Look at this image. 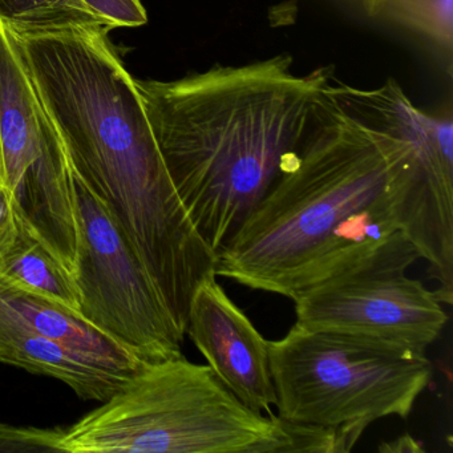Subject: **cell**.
<instances>
[{
  "mask_svg": "<svg viewBox=\"0 0 453 453\" xmlns=\"http://www.w3.org/2000/svg\"><path fill=\"white\" fill-rule=\"evenodd\" d=\"M328 97L320 123L217 253V277L293 301L402 232L412 147Z\"/></svg>",
  "mask_w": 453,
  "mask_h": 453,
  "instance_id": "1",
  "label": "cell"
},
{
  "mask_svg": "<svg viewBox=\"0 0 453 453\" xmlns=\"http://www.w3.org/2000/svg\"><path fill=\"white\" fill-rule=\"evenodd\" d=\"M293 58L136 81L172 182L219 253L320 123L334 67L291 73Z\"/></svg>",
  "mask_w": 453,
  "mask_h": 453,
  "instance_id": "2",
  "label": "cell"
},
{
  "mask_svg": "<svg viewBox=\"0 0 453 453\" xmlns=\"http://www.w3.org/2000/svg\"><path fill=\"white\" fill-rule=\"evenodd\" d=\"M6 27L71 168L115 217L150 274L161 280L196 264L205 241L180 200L110 31L91 23Z\"/></svg>",
  "mask_w": 453,
  "mask_h": 453,
  "instance_id": "3",
  "label": "cell"
},
{
  "mask_svg": "<svg viewBox=\"0 0 453 453\" xmlns=\"http://www.w3.org/2000/svg\"><path fill=\"white\" fill-rule=\"evenodd\" d=\"M288 444L277 415L246 407L182 355L145 362L59 442L67 453H286Z\"/></svg>",
  "mask_w": 453,
  "mask_h": 453,
  "instance_id": "4",
  "label": "cell"
},
{
  "mask_svg": "<svg viewBox=\"0 0 453 453\" xmlns=\"http://www.w3.org/2000/svg\"><path fill=\"white\" fill-rule=\"evenodd\" d=\"M269 349L278 418L357 440L379 418H408L434 375L426 352L298 323Z\"/></svg>",
  "mask_w": 453,
  "mask_h": 453,
  "instance_id": "5",
  "label": "cell"
},
{
  "mask_svg": "<svg viewBox=\"0 0 453 453\" xmlns=\"http://www.w3.org/2000/svg\"><path fill=\"white\" fill-rule=\"evenodd\" d=\"M0 180L18 219L73 274L78 224L70 158L2 20Z\"/></svg>",
  "mask_w": 453,
  "mask_h": 453,
  "instance_id": "6",
  "label": "cell"
},
{
  "mask_svg": "<svg viewBox=\"0 0 453 453\" xmlns=\"http://www.w3.org/2000/svg\"><path fill=\"white\" fill-rule=\"evenodd\" d=\"M73 177L81 314L144 362L181 357L185 335L139 254L103 201Z\"/></svg>",
  "mask_w": 453,
  "mask_h": 453,
  "instance_id": "7",
  "label": "cell"
},
{
  "mask_svg": "<svg viewBox=\"0 0 453 453\" xmlns=\"http://www.w3.org/2000/svg\"><path fill=\"white\" fill-rule=\"evenodd\" d=\"M328 94L359 123L410 142L415 157L402 232L428 262L441 303L453 299V118L416 108L394 79L359 89L333 79Z\"/></svg>",
  "mask_w": 453,
  "mask_h": 453,
  "instance_id": "8",
  "label": "cell"
},
{
  "mask_svg": "<svg viewBox=\"0 0 453 453\" xmlns=\"http://www.w3.org/2000/svg\"><path fill=\"white\" fill-rule=\"evenodd\" d=\"M418 259V249L397 232L365 261L299 293L296 323L426 352L448 315L434 290L408 277Z\"/></svg>",
  "mask_w": 453,
  "mask_h": 453,
  "instance_id": "9",
  "label": "cell"
},
{
  "mask_svg": "<svg viewBox=\"0 0 453 453\" xmlns=\"http://www.w3.org/2000/svg\"><path fill=\"white\" fill-rule=\"evenodd\" d=\"M187 334L226 388L250 410L272 415L277 395L270 342L227 296L217 277L201 283L193 294Z\"/></svg>",
  "mask_w": 453,
  "mask_h": 453,
  "instance_id": "10",
  "label": "cell"
},
{
  "mask_svg": "<svg viewBox=\"0 0 453 453\" xmlns=\"http://www.w3.org/2000/svg\"><path fill=\"white\" fill-rule=\"evenodd\" d=\"M0 302L95 370L127 381L145 363L78 310L18 288L4 278H0Z\"/></svg>",
  "mask_w": 453,
  "mask_h": 453,
  "instance_id": "11",
  "label": "cell"
},
{
  "mask_svg": "<svg viewBox=\"0 0 453 453\" xmlns=\"http://www.w3.org/2000/svg\"><path fill=\"white\" fill-rule=\"evenodd\" d=\"M0 362L57 379L84 400L105 402L126 383L81 362L2 302Z\"/></svg>",
  "mask_w": 453,
  "mask_h": 453,
  "instance_id": "12",
  "label": "cell"
},
{
  "mask_svg": "<svg viewBox=\"0 0 453 453\" xmlns=\"http://www.w3.org/2000/svg\"><path fill=\"white\" fill-rule=\"evenodd\" d=\"M0 278L81 311L73 273L19 219L14 234L0 248Z\"/></svg>",
  "mask_w": 453,
  "mask_h": 453,
  "instance_id": "13",
  "label": "cell"
},
{
  "mask_svg": "<svg viewBox=\"0 0 453 453\" xmlns=\"http://www.w3.org/2000/svg\"><path fill=\"white\" fill-rule=\"evenodd\" d=\"M0 20L23 27L91 23L111 31L144 26L148 15L140 0H0Z\"/></svg>",
  "mask_w": 453,
  "mask_h": 453,
  "instance_id": "14",
  "label": "cell"
},
{
  "mask_svg": "<svg viewBox=\"0 0 453 453\" xmlns=\"http://www.w3.org/2000/svg\"><path fill=\"white\" fill-rule=\"evenodd\" d=\"M453 0H380L372 12L428 36L444 49H452Z\"/></svg>",
  "mask_w": 453,
  "mask_h": 453,
  "instance_id": "15",
  "label": "cell"
},
{
  "mask_svg": "<svg viewBox=\"0 0 453 453\" xmlns=\"http://www.w3.org/2000/svg\"><path fill=\"white\" fill-rule=\"evenodd\" d=\"M65 429L14 426L0 421V453L62 452Z\"/></svg>",
  "mask_w": 453,
  "mask_h": 453,
  "instance_id": "16",
  "label": "cell"
},
{
  "mask_svg": "<svg viewBox=\"0 0 453 453\" xmlns=\"http://www.w3.org/2000/svg\"><path fill=\"white\" fill-rule=\"evenodd\" d=\"M18 216L14 201L6 185L0 180V248L9 242L17 229Z\"/></svg>",
  "mask_w": 453,
  "mask_h": 453,
  "instance_id": "17",
  "label": "cell"
},
{
  "mask_svg": "<svg viewBox=\"0 0 453 453\" xmlns=\"http://www.w3.org/2000/svg\"><path fill=\"white\" fill-rule=\"evenodd\" d=\"M379 450L386 453H415L424 452V448L420 441L413 439L410 434H403V436L397 437L396 440L383 442V444L379 447Z\"/></svg>",
  "mask_w": 453,
  "mask_h": 453,
  "instance_id": "18",
  "label": "cell"
},
{
  "mask_svg": "<svg viewBox=\"0 0 453 453\" xmlns=\"http://www.w3.org/2000/svg\"><path fill=\"white\" fill-rule=\"evenodd\" d=\"M363 2H365V6L370 9V12H372V10L375 9L376 4H378L380 0H363Z\"/></svg>",
  "mask_w": 453,
  "mask_h": 453,
  "instance_id": "19",
  "label": "cell"
}]
</instances>
